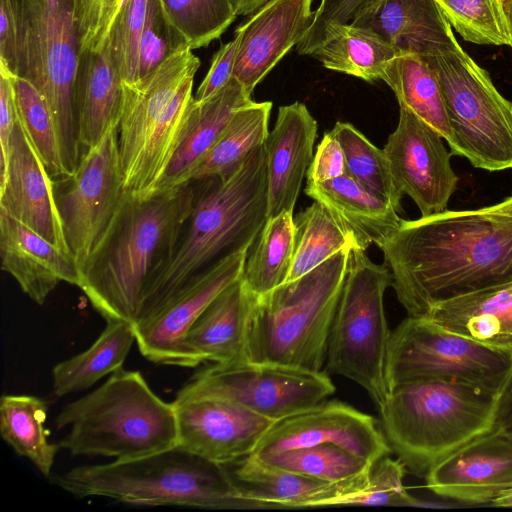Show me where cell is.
<instances>
[{"label":"cell","mask_w":512,"mask_h":512,"mask_svg":"<svg viewBox=\"0 0 512 512\" xmlns=\"http://www.w3.org/2000/svg\"><path fill=\"white\" fill-rule=\"evenodd\" d=\"M123 97V81L111 57L108 39L100 49H81L74 103L83 152L93 148L111 126L119 124Z\"/></svg>","instance_id":"obj_27"},{"label":"cell","mask_w":512,"mask_h":512,"mask_svg":"<svg viewBox=\"0 0 512 512\" xmlns=\"http://www.w3.org/2000/svg\"><path fill=\"white\" fill-rule=\"evenodd\" d=\"M250 248L242 247L219 259L178 290L151 320L133 327L146 359L185 367L182 342L186 333L209 304L242 277Z\"/></svg>","instance_id":"obj_17"},{"label":"cell","mask_w":512,"mask_h":512,"mask_svg":"<svg viewBox=\"0 0 512 512\" xmlns=\"http://www.w3.org/2000/svg\"><path fill=\"white\" fill-rule=\"evenodd\" d=\"M425 479L427 489L443 498L492 503L512 488V437L494 429L436 463Z\"/></svg>","instance_id":"obj_19"},{"label":"cell","mask_w":512,"mask_h":512,"mask_svg":"<svg viewBox=\"0 0 512 512\" xmlns=\"http://www.w3.org/2000/svg\"><path fill=\"white\" fill-rule=\"evenodd\" d=\"M200 60L184 48L137 83H123L118 155L126 194H155L181 139Z\"/></svg>","instance_id":"obj_8"},{"label":"cell","mask_w":512,"mask_h":512,"mask_svg":"<svg viewBox=\"0 0 512 512\" xmlns=\"http://www.w3.org/2000/svg\"><path fill=\"white\" fill-rule=\"evenodd\" d=\"M310 56L328 69L374 81L397 54L373 32L350 23L331 26Z\"/></svg>","instance_id":"obj_33"},{"label":"cell","mask_w":512,"mask_h":512,"mask_svg":"<svg viewBox=\"0 0 512 512\" xmlns=\"http://www.w3.org/2000/svg\"><path fill=\"white\" fill-rule=\"evenodd\" d=\"M394 92L399 107H405L434 128L448 142L452 131L437 76L421 56H395L381 77Z\"/></svg>","instance_id":"obj_32"},{"label":"cell","mask_w":512,"mask_h":512,"mask_svg":"<svg viewBox=\"0 0 512 512\" xmlns=\"http://www.w3.org/2000/svg\"><path fill=\"white\" fill-rule=\"evenodd\" d=\"M237 38L221 46L215 53L210 69L194 95V102L201 103L219 92L233 77Z\"/></svg>","instance_id":"obj_50"},{"label":"cell","mask_w":512,"mask_h":512,"mask_svg":"<svg viewBox=\"0 0 512 512\" xmlns=\"http://www.w3.org/2000/svg\"><path fill=\"white\" fill-rule=\"evenodd\" d=\"M0 66L16 74L17 24L11 0H0Z\"/></svg>","instance_id":"obj_51"},{"label":"cell","mask_w":512,"mask_h":512,"mask_svg":"<svg viewBox=\"0 0 512 512\" xmlns=\"http://www.w3.org/2000/svg\"><path fill=\"white\" fill-rule=\"evenodd\" d=\"M350 250L336 253L294 281L254 295L247 322V361L322 370Z\"/></svg>","instance_id":"obj_7"},{"label":"cell","mask_w":512,"mask_h":512,"mask_svg":"<svg viewBox=\"0 0 512 512\" xmlns=\"http://www.w3.org/2000/svg\"><path fill=\"white\" fill-rule=\"evenodd\" d=\"M272 103L254 102L239 108L195 169L191 181L223 177L236 169L269 134Z\"/></svg>","instance_id":"obj_35"},{"label":"cell","mask_w":512,"mask_h":512,"mask_svg":"<svg viewBox=\"0 0 512 512\" xmlns=\"http://www.w3.org/2000/svg\"><path fill=\"white\" fill-rule=\"evenodd\" d=\"M294 222L293 261L285 283L304 276L340 251L358 247L353 236L318 201L299 213Z\"/></svg>","instance_id":"obj_37"},{"label":"cell","mask_w":512,"mask_h":512,"mask_svg":"<svg viewBox=\"0 0 512 512\" xmlns=\"http://www.w3.org/2000/svg\"><path fill=\"white\" fill-rule=\"evenodd\" d=\"M251 102V95L234 76L209 99L201 103L193 100L181 139L157 192L191 182L195 169L234 113Z\"/></svg>","instance_id":"obj_29"},{"label":"cell","mask_w":512,"mask_h":512,"mask_svg":"<svg viewBox=\"0 0 512 512\" xmlns=\"http://www.w3.org/2000/svg\"><path fill=\"white\" fill-rule=\"evenodd\" d=\"M18 119L53 181L66 177L55 121L42 93L11 75Z\"/></svg>","instance_id":"obj_40"},{"label":"cell","mask_w":512,"mask_h":512,"mask_svg":"<svg viewBox=\"0 0 512 512\" xmlns=\"http://www.w3.org/2000/svg\"><path fill=\"white\" fill-rule=\"evenodd\" d=\"M483 209L490 214L512 218V196L500 203L484 207Z\"/></svg>","instance_id":"obj_53"},{"label":"cell","mask_w":512,"mask_h":512,"mask_svg":"<svg viewBox=\"0 0 512 512\" xmlns=\"http://www.w3.org/2000/svg\"><path fill=\"white\" fill-rule=\"evenodd\" d=\"M81 49L97 50L106 42L123 0H80Z\"/></svg>","instance_id":"obj_47"},{"label":"cell","mask_w":512,"mask_h":512,"mask_svg":"<svg viewBox=\"0 0 512 512\" xmlns=\"http://www.w3.org/2000/svg\"><path fill=\"white\" fill-rule=\"evenodd\" d=\"M232 465L234 468L230 474L254 509L337 506L344 496L361 491L370 474L344 482L329 483L274 467L253 455Z\"/></svg>","instance_id":"obj_24"},{"label":"cell","mask_w":512,"mask_h":512,"mask_svg":"<svg viewBox=\"0 0 512 512\" xmlns=\"http://www.w3.org/2000/svg\"><path fill=\"white\" fill-rule=\"evenodd\" d=\"M494 429L512 437V373L499 399Z\"/></svg>","instance_id":"obj_52"},{"label":"cell","mask_w":512,"mask_h":512,"mask_svg":"<svg viewBox=\"0 0 512 512\" xmlns=\"http://www.w3.org/2000/svg\"><path fill=\"white\" fill-rule=\"evenodd\" d=\"M305 193L326 206L363 250L372 244L381 248L402 221L392 204L367 191L348 174L307 183Z\"/></svg>","instance_id":"obj_30"},{"label":"cell","mask_w":512,"mask_h":512,"mask_svg":"<svg viewBox=\"0 0 512 512\" xmlns=\"http://www.w3.org/2000/svg\"><path fill=\"white\" fill-rule=\"evenodd\" d=\"M448 23L467 42L512 48V29L497 0H436Z\"/></svg>","instance_id":"obj_42"},{"label":"cell","mask_w":512,"mask_h":512,"mask_svg":"<svg viewBox=\"0 0 512 512\" xmlns=\"http://www.w3.org/2000/svg\"><path fill=\"white\" fill-rule=\"evenodd\" d=\"M196 183L191 212L169 259L149 282L133 327L151 320L178 290L219 259L252 247L267 221L264 144L226 176Z\"/></svg>","instance_id":"obj_3"},{"label":"cell","mask_w":512,"mask_h":512,"mask_svg":"<svg viewBox=\"0 0 512 512\" xmlns=\"http://www.w3.org/2000/svg\"><path fill=\"white\" fill-rule=\"evenodd\" d=\"M78 497H104L141 506L254 509L226 466L179 446L131 460L84 465L54 478Z\"/></svg>","instance_id":"obj_6"},{"label":"cell","mask_w":512,"mask_h":512,"mask_svg":"<svg viewBox=\"0 0 512 512\" xmlns=\"http://www.w3.org/2000/svg\"><path fill=\"white\" fill-rule=\"evenodd\" d=\"M254 294L242 277L221 292L191 325L182 342L185 367L246 360V333Z\"/></svg>","instance_id":"obj_25"},{"label":"cell","mask_w":512,"mask_h":512,"mask_svg":"<svg viewBox=\"0 0 512 512\" xmlns=\"http://www.w3.org/2000/svg\"><path fill=\"white\" fill-rule=\"evenodd\" d=\"M407 469L397 458L384 456L373 463L366 486L344 496L337 506H415L419 501L404 486Z\"/></svg>","instance_id":"obj_44"},{"label":"cell","mask_w":512,"mask_h":512,"mask_svg":"<svg viewBox=\"0 0 512 512\" xmlns=\"http://www.w3.org/2000/svg\"><path fill=\"white\" fill-rule=\"evenodd\" d=\"M17 69L42 93L53 115L66 177L81 158L74 84L82 47L80 0H11Z\"/></svg>","instance_id":"obj_9"},{"label":"cell","mask_w":512,"mask_h":512,"mask_svg":"<svg viewBox=\"0 0 512 512\" xmlns=\"http://www.w3.org/2000/svg\"><path fill=\"white\" fill-rule=\"evenodd\" d=\"M178 446L227 466L251 455L274 421L216 397L174 399Z\"/></svg>","instance_id":"obj_18"},{"label":"cell","mask_w":512,"mask_h":512,"mask_svg":"<svg viewBox=\"0 0 512 512\" xmlns=\"http://www.w3.org/2000/svg\"><path fill=\"white\" fill-rule=\"evenodd\" d=\"M434 70L452 131L451 155L488 171L512 168V102L458 41L423 57Z\"/></svg>","instance_id":"obj_11"},{"label":"cell","mask_w":512,"mask_h":512,"mask_svg":"<svg viewBox=\"0 0 512 512\" xmlns=\"http://www.w3.org/2000/svg\"><path fill=\"white\" fill-rule=\"evenodd\" d=\"M444 138L405 107L383 148L394 183L408 195L423 217L444 212L455 192L458 176Z\"/></svg>","instance_id":"obj_15"},{"label":"cell","mask_w":512,"mask_h":512,"mask_svg":"<svg viewBox=\"0 0 512 512\" xmlns=\"http://www.w3.org/2000/svg\"><path fill=\"white\" fill-rule=\"evenodd\" d=\"M380 249L408 316L512 282V218L483 208L402 219Z\"/></svg>","instance_id":"obj_1"},{"label":"cell","mask_w":512,"mask_h":512,"mask_svg":"<svg viewBox=\"0 0 512 512\" xmlns=\"http://www.w3.org/2000/svg\"><path fill=\"white\" fill-rule=\"evenodd\" d=\"M196 184L191 181L149 197L125 193L83 266L78 286L106 322L136 323L145 290L169 259L191 212Z\"/></svg>","instance_id":"obj_2"},{"label":"cell","mask_w":512,"mask_h":512,"mask_svg":"<svg viewBox=\"0 0 512 512\" xmlns=\"http://www.w3.org/2000/svg\"><path fill=\"white\" fill-rule=\"evenodd\" d=\"M391 283L385 263L372 262L361 248L350 250L325 362L328 372L362 387L378 409L389 394L386 363L391 331L383 299Z\"/></svg>","instance_id":"obj_10"},{"label":"cell","mask_w":512,"mask_h":512,"mask_svg":"<svg viewBox=\"0 0 512 512\" xmlns=\"http://www.w3.org/2000/svg\"><path fill=\"white\" fill-rule=\"evenodd\" d=\"M274 467L329 483H339L370 473L372 463L332 443L253 455Z\"/></svg>","instance_id":"obj_38"},{"label":"cell","mask_w":512,"mask_h":512,"mask_svg":"<svg viewBox=\"0 0 512 512\" xmlns=\"http://www.w3.org/2000/svg\"><path fill=\"white\" fill-rule=\"evenodd\" d=\"M380 0H321L314 11L309 31L297 45L298 53L311 55L319 46L325 32L333 25L350 24Z\"/></svg>","instance_id":"obj_46"},{"label":"cell","mask_w":512,"mask_h":512,"mask_svg":"<svg viewBox=\"0 0 512 512\" xmlns=\"http://www.w3.org/2000/svg\"><path fill=\"white\" fill-rule=\"evenodd\" d=\"M496 507H512V488L501 493L492 503Z\"/></svg>","instance_id":"obj_55"},{"label":"cell","mask_w":512,"mask_h":512,"mask_svg":"<svg viewBox=\"0 0 512 512\" xmlns=\"http://www.w3.org/2000/svg\"><path fill=\"white\" fill-rule=\"evenodd\" d=\"M269 0H235L238 15L254 13Z\"/></svg>","instance_id":"obj_54"},{"label":"cell","mask_w":512,"mask_h":512,"mask_svg":"<svg viewBox=\"0 0 512 512\" xmlns=\"http://www.w3.org/2000/svg\"><path fill=\"white\" fill-rule=\"evenodd\" d=\"M317 122L305 104L281 106L264 143L267 170V219L293 212L313 159Z\"/></svg>","instance_id":"obj_22"},{"label":"cell","mask_w":512,"mask_h":512,"mask_svg":"<svg viewBox=\"0 0 512 512\" xmlns=\"http://www.w3.org/2000/svg\"><path fill=\"white\" fill-rule=\"evenodd\" d=\"M499 5L501 6L506 19L512 29V0H497Z\"/></svg>","instance_id":"obj_56"},{"label":"cell","mask_w":512,"mask_h":512,"mask_svg":"<svg viewBox=\"0 0 512 512\" xmlns=\"http://www.w3.org/2000/svg\"><path fill=\"white\" fill-rule=\"evenodd\" d=\"M187 47L186 39L169 21L160 1L149 0L139 49L138 81Z\"/></svg>","instance_id":"obj_45"},{"label":"cell","mask_w":512,"mask_h":512,"mask_svg":"<svg viewBox=\"0 0 512 512\" xmlns=\"http://www.w3.org/2000/svg\"><path fill=\"white\" fill-rule=\"evenodd\" d=\"M503 390L466 382L416 380L390 389L380 425L407 470L419 476L495 428Z\"/></svg>","instance_id":"obj_4"},{"label":"cell","mask_w":512,"mask_h":512,"mask_svg":"<svg viewBox=\"0 0 512 512\" xmlns=\"http://www.w3.org/2000/svg\"><path fill=\"white\" fill-rule=\"evenodd\" d=\"M331 132L343 148L346 174L399 212L403 195L394 183L384 150L372 144L350 123L337 122Z\"/></svg>","instance_id":"obj_39"},{"label":"cell","mask_w":512,"mask_h":512,"mask_svg":"<svg viewBox=\"0 0 512 512\" xmlns=\"http://www.w3.org/2000/svg\"><path fill=\"white\" fill-rule=\"evenodd\" d=\"M149 0H123L108 34L111 57L124 84L138 82L139 49Z\"/></svg>","instance_id":"obj_43"},{"label":"cell","mask_w":512,"mask_h":512,"mask_svg":"<svg viewBox=\"0 0 512 512\" xmlns=\"http://www.w3.org/2000/svg\"><path fill=\"white\" fill-rule=\"evenodd\" d=\"M422 317L512 357V282L439 302Z\"/></svg>","instance_id":"obj_28"},{"label":"cell","mask_w":512,"mask_h":512,"mask_svg":"<svg viewBox=\"0 0 512 512\" xmlns=\"http://www.w3.org/2000/svg\"><path fill=\"white\" fill-rule=\"evenodd\" d=\"M55 424L68 428L58 445L72 456L131 460L178 446L173 402L155 394L139 371L123 368L66 404Z\"/></svg>","instance_id":"obj_5"},{"label":"cell","mask_w":512,"mask_h":512,"mask_svg":"<svg viewBox=\"0 0 512 512\" xmlns=\"http://www.w3.org/2000/svg\"><path fill=\"white\" fill-rule=\"evenodd\" d=\"M294 241L293 212L267 219L251 255L246 258L242 274L251 293L261 296L285 283L292 266Z\"/></svg>","instance_id":"obj_36"},{"label":"cell","mask_w":512,"mask_h":512,"mask_svg":"<svg viewBox=\"0 0 512 512\" xmlns=\"http://www.w3.org/2000/svg\"><path fill=\"white\" fill-rule=\"evenodd\" d=\"M312 0H269L235 32L233 76L248 94L305 37L314 21Z\"/></svg>","instance_id":"obj_20"},{"label":"cell","mask_w":512,"mask_h":512,"mask_svg":"<svg viewBox=\"0 0 512 512\" xmlns=\"http://www.w3.org/2000/svg\"><path fill=\"white\" fill-rule=\"evenodd\" d=\"M351 24L376 34L397 55L426 57L456 41L436 0H380Z\"/></svg>","instance_id":"obj_26"},{"label":"cell","mask_w":512,"mask_h":512,"mask_svg":"<svg viewBox=\"0 0 512 512\" xmlns=\"http://www.w3.org/2000/svg\"><path fill=\"white\" fill-rule=\"evenodd\" d=\"M0 210L70 253L49 175L19 119L13 130ZM71 254V253H70Z\"/></svg>","instance_id":"obj_21"},{"label":"cell","mask_w":512,"mask_h":512,"mask_svg":"<svg viewBox=\"0 0 512 512\" xmlns=\"http://www.w3.org/2000/svg\"><path fill=\"white\" fill-rule=\"evenodd\" d=\"M118 125L84 151L73 175L54 181L70 253L82 270L106 233L125 195L118 155Z\"/></svg>","instance_id":"obj_14"},{"label":"cell","mask_w":512,"mask_h":512,"mask_svg":"<svg viewBox=\"0 0 512 512\" xmlns=\"http://www.w3.org/2000/svg\"><path fill=\"white\" fill-rule=\"evenodd\" d=\"M47 403L32 395L6 394L0 399V433L20 456L27 458L46 477L60 448L51 443L44 424Z\"/></svg>","instance_id":"obj_34"},{"label":"cell","mask_w":512,"mask_h":512,"mask_svg":"<svg viewBox=\"0 0 512 512\" xmlns=\"http://www.w3.org/2000/svg\"><path fill=\"white\" fill-rule=\"evenodd\" d=\"M511 373V356L425 317L407 316L391 331L386 363L389 391L416 380L466 382L503 390Z\"/></svg>","instance_id":"obj_12"},{"label":"cell","mask_w":512,"mask_h":512,"mask_svg":"<svg viewBox=\"0 0 512 512\" xmlns=\"http://www.w3.org/2000/svg\"><path fill=\"white\" fill-rule=\"evenodd\" d=\"M346 174V160L343 148L330 131L319 143L307 170V183H321Z\"/></svg>","instance_id":"obj_48"},{"label":"cell","mask_w":512,"mask_h":512,"mask_svg":"<svg viewBox=\"0 0 512 512\" xmlns=\"http://www.w3.org/2000/svg\"><path fill=\"white\" fill-rule=\"evenodd\" d=\"M335 389L323 370L239 361L198 371L175 398H221L276 422L313 408Z\"/></svg>","instance_id":"obj_13"},{"label":"cell","mask_w":512,"mask_h":512,"mask_svg":"<svg viewBox=\"0 0 512 512\" xmlns=\"http://www.w3.org/2000/svg\"><path fill=\"white\" fill-rule=\"evenodd\" d=\"M2 269L21 290L42 305L61 282L79 286L80 267L72 256L15 218L0 210Z\"/></svg>","instance_id":"obj_23"},{"label":"cell","mask_w":512,"mask_h":512,"mask_svg":"<svg viewBox=\"0 0 512 512\" xmlns=\"http://www.w3.org/2000/svg\"><path fill=\"white\" fill-rule=\"evenodd\" d=\"M135 341L132 324L106 322V327L88 349L53 367L54 394L62 397L83 391L121 369Z\"/></svg>","instance_id":"obj_31"},{"label":"cell","mask_w":512,"mask_h":512,"mask_svg":"<svg viewBox=\"0 0 512 512\" xmlns=\"http://www.w3.org/2000/svg\"><path fill=\"white\" fill-rule=\"evenodd\" d=\"M324 443L341 446L372 464L392 450L373 416L337 400L274 422L251 455L277 453Z\"/></svg>","instance_id":"obj_16"},{"label":"cell","mask_w":512,"mask_h":512,"mask_svg":"<svg viewBox=\"0 0 512 512\" xmlns=\"http://www.w3.org/2000/svg\"><path fill=\"white\" fill-rule=\"evenodd\" d=\"M172 25L189 47L207 46L237 17L235 0H159Z\"/></svg>","instance_id":"obj_41"},{"label":"cell","mask_w":512,"mask_h":512,"mask_svg":"<svg viewBox=\"0 0 512 512\" xmlns=\"http://www.w3.org/2000/svg\"><path fill=\"white\" fill-rule=\"evenodd\" d=\"M18 120L11 74L0 66V184L5 180L10 141Z\"/></svg>","instance_id":"obj_49"}]
</instances>
